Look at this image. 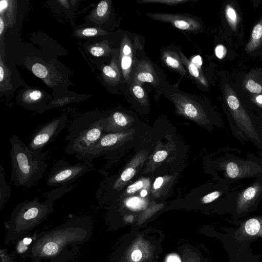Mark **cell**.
<instances>
[{
	"label": "cell",
	"instance_id": "cell-29",
	"mask_svg": "<svg viewBox=\"0 0 262 262\" xmlns=\"http://www.w3.org/2000/svg\"><path fill=\"white\" fill-rule=\"evenodd\" d=\"M143 182L141 181H139L135 183L129 185L126 189V192L128 193H133L139 190L143 187Z\"/></svg>",
	"mask_w": 262,
	"mask_h": 262
},
{
	"label": "cell",
	"instance_id": "cell-25",
	"mask_svg": "<svg viewBox=\"0 0 262 262\" xmlns=\"http://www.w3.org/2000/svg\"><path fill=\"white\" fill-rule=\"evenodd\" d=\"M107 10V3L105 1H101L97 6L96 10L97 14L100 17L103 16L106 13Z\"/></svg>",
	"mask_w": 262,
	"mask_h": 262
},
{
	"label": "cell",
	"instance_id": "cell-4",
	"mask_svg": "<svg viewBox=\"0 0 262 262\" xmlns=\"http://www.w3.org/2000/svg\"><path fill=\"white\" fill-rule=\"evenodd\" d=\"M104 120L96 118L84 119L74 122L66 137L67 144L64 151L78 155L94 145L102 136Z\"/></svg>",
	"mask_w": 262,
	"mask_h": 262
},
{
	"label": "cell",
	"instance_id": "cell-13",
	"mask_svg": "<svg viewBox=\"0 0 262 262\" xmlns=\"http://www.w3.org/2000/svg\"><path fill=\"white\" fill-rule=\"evenodd\" d=\"M261 191V186L255 184L243 191L238 198L236 208L238 212L246 211L253 204Z\"/></svg>",
	"mask_w": 262,
	"mask_h": 262
},
{
	"label": "cell",
	"instance_id": "cell-37",
	"mask_svg": "<svg viewBox=\"0 0 262 262\" xmlns=\"http://www.w3.org/2000/svg\"><path fill=\"white\" fill-rule=\"evenodd\" d=\"M139 202V199L138 198H134L129 200L127 204L129 206H133L137 205Z\"/></svg>",
	"mask_w": 262,
	"mask_h": 262
},
{
	"label": "cell",
	"instance_id": "cell-7",
	"mask_svg": "<svg viewBox=\"0 0 262 262\" xmlns=\"http://www.w3.org/2000/svg\"><path fill=\"white\" fill-rule=\"evenodd\" d=\"M223 17L227 41L229 43V38L234 37L238 42H241L244 34L243 17L237 2L229 1L226 3L223 8Z\"/></svg>",
	"mask_w": 262,
	"mask_h": 262
},
{
	"label": "cell",
	"instance_id": "cell-6",
	"mask_svg": "<svg viewBox=\"0 0 262 262\" xmlns=\"http://www.w3.org/2000/svg\"><path fill=\"white\" fill-rule=\"evenodd\" d=\"M94 168V165L90 161H83L71 164L67 161L59 160L52 167L47 179V185L51 187H60L71 184Z\"/></svg>",
	"mask_w": 262,
	"mask_h": 262
},
{
	"label": "cell",
	"instance_id": "cell-19",
	"mask_svg": "<svg viewBox=\"0 0 262 262\" xmlns=\"http://www.w3.org/2000/svg\"><path fill=\"white\" fill-rule=\"evenodd\" d=\"M188 0H141L137 1L140 4L159 3L166 5H177L189 2Z\"/></svg>",
	"mask_w": 262,
	"mask_h": 262
},
{
	"label": "cell",
	"instance_id": "cell-18",
	"mask_svg": "<svg viewBox=\"0 0 262 262\" xmlns=\"http://www.w3.org/2000/svg\"><path fill=\"white\" fill-rule=\"evenodd\" d=\"M11 194L10 185L5 179V170L1 164L0 165V208L1 210L4 207L6 202Z\"/></svg>",
	"mask_w": 262,
	"mask_h": 262
},
{
	"label": "cell",
	"instance_id": "cell-28",
	"mask_svg": "<svg viewBox=\"0 0 262 262\" xmlns=\"http://www.w3.org/2000/svg\"><path fill=\"white\" fill-rule=\"evenodd\" d=\"M104 74L109 78H116L118 75L117 71L110 66H106L103 69Z\"/></svg>",
	"mask_w": 262,
	"mask_h": 262
},
{
	"label": "cell",
	"instance_id": "cell-17",
	"mask_svg": "<svg viewBox=\"0 0 262 262\" xmlns=\"http://www.w3.org/2000/svg\"><path fill=\"white\" fill-rule=\"evenodd\" d=\"M243 232L250 236H262V219H249L243 225Z\"/></svg>",
	"mask_w": 262,
	"mask_h": 262
},
{
	"label": "cell",
	"instance_id": "cell-32",
	"mask_svg": "<svg viewBox=\"0 0 262 262\" xmlns=\"http://www.w3.org/2000/svg\"><path fill=\"white\" fill-rule=\"evenodd\" d=\"M98 31L95 28H86L82 31V34L85 36H93L97 34Z\"/></svg>",
	"mask_w": 262,
	"mask_h": 262
},
{
	"label": "cell",
	"instance_id": "cell-5",
	"mask_svg": "<svg viewBox=\"0 0 262 262\" xmlns=\"http://www.w3.org/2000/svg\"><path fill=\"white\" fill-rule=\"evenodd\" d=\"M223 99L230 114L250 137L257 142L259 138L254 127L246 107L236 93L233 82L228 76H224L221 81Z\"/></svg>",
	"mask_w": 262,
	"mask_h": 262
},
{
	"label": "cell",
	"instance_id": "cell-22",
	"mask_svg": "<svg viewBox=\"0 0 262 262\" xmlns=\"http://www.w3.org/2000/svg\"><path fill=\"white\" fill-rule=\"evenodd\" d=\"M32 70L34 75L39 78H45L48 75L47 68L40 63L34 64L32 66Z\"/></svg>",
	"mask_w": 262,
	"mask_h": 262
},
{
	"label": "cell",
	"instance_id": "cell-27",
	"mask_svg": "<svg viewBox=\"0 0 262 262\" xmlns=\"http://www.w3.org/2000/svg\"><path fill=\"white\" fill-rule=\"evenodd\" d=\"M135 170L133 168L129 167L124 170L121 175V179L126 182L129 180L135 174Z\"/></svg>",
	"mask_w": 262,
	"mask_h": 262
},
{
	"label": "cell",
	"instance_id": "cell-16",
	"mask_svg": "<svg viewBox=\"0 0 262 262\" xmlns=\"http://www.w3.org/2000/svg\"><path fill=\"white\" fill-rule=\"evenodd\" d=\"M182 64L186 68L189 74L200 84L208 87V82L199 68L189 61L182 52L179 53Z\"/></svg>",
	"mask_w": 262,
	"mask_h": 262
},
{
	"label": "cell",
	"instance_id": "cell-2",
	"mask_svg": "<svg viewBox=\"0 0 262 262\" xmlns=\"http://www.w3.org/2000/svg\"><path fill=\"white\" fill-rule=\"evenodd\" d=\"M73 186L71 184L64 185L51 191L43 202L35 198L17 205L7 225L5 242L9 243L23 236L45 220L54 210V202Z\"/></svg>",
	"mask_w": 262,
	"mask_h": 262
},
{
	"label": "cell",
	"instance_id": "cell-1",
	"mask_svg": "<svg viewBox=\"0 0 262 262\" xmlns=\"http://www.w3.org/2000/svg\"><path fill=\"white\" fill-rule=\"evenodd\" d=\"M93 224L89 218L73 219L38 233L24 253L32 262H67L91 238Z\"/></svg>",
	"mask_w": 262,
	"mask_h": 262
},
{
	"label": "cell",
	"instance_id": "cell-26",
	"mask_svg": "<svg viewBox=\"0 0 262 262\" xmlns=\"http://www.w3.org/2000/svg\"><path fill=\"white\" fill-rule=\"evenodd\" d=\"M220 195L221 192L218 191L212 192L205 195L202 198V202L205 204L209 203L217 199Z\"/></svg>",
	"mask_w": 262,
	"mask_h": 262
},
{
	"label": "cell",
	"instance_id": "cell-36",
	"mask_svg": "<svg viewBox=\"0 0 262 262\" xmlns=\"http://www.w3.org/2000/svg\"><path fill=\"white\" fill-rule=\"evenodd\" d=\"M163 182V179L162 177L157 178L154 184V188L155 189H158L161 187Z\"/></svg>",
	"mask_w": 262,
	"mask_h": 262
},
{
	"label": "cell",
	"instance_id": "cell-31",
	"mask_svg": "<svg viewBox=\"0 0 262 262\" xmlns=\"http://www.w3.org/2000/svg\"><path fill=\"white\" fill-rule=\"evenodd\" d=\"M90 52L93 55L96 57H99L104 54V50L102 47H94L91 49Z\"/></svg>",
	"mask_w": 262,
	"mask_h": 262
},
{
	"label": "cell",
	"instance_id": "cell-21",
	"mask_svg": "<svg viewBox=\"0 0 262 262\" xmlns=\"http://www.w3.org/2000/svg\"><path fill=\"white\" fill-rule=\"evenodd\" d=\"M132 91L135 97L140 101H145L146 94L143 88L136 82L132 85Z\"/></svg>",
	"mask_w": 262,
	"mask_h": 262
},
{
	"label": "cell",
	"instance_id": "cell-34",
	"mask_svg": "<svg viewBox=\"0 0 262 262\" xmlns=\"http://www.w3.org/2000/svg\"><path fill=\"white\" fill-rule=\"evenodd\" d=\"M29 96L31 99L37 100L41 97V93L38 90H35L31 93Z\"/></svg>",
	"mask_w": 262,
	"mask_h": 262
},
{
	"label": "cell",
	"instance_id": "cell-15",
	"mask_svg": "<svg viewBox=\"0 0 262 262\" xmlns=\"http://www.w3.org/2000/svg\"><path fill=\"white\" fill-rule=\"evenodd\" d=\"M162 60L170 69L183 76H186V71L182 63L180 55L171 50H165L162 53Z\"/></svg>",
	"mask_w": 262,
	"mask_h": 262
},
{
	"label": "cell",
	"instance_id": "cell-40",
	"mask_svg": "<svg viewBox=\"0 0 262 262\" xmlns=\"http://www.w3.org/2000/svg\"><path fill=\"white\" fill-rule=\"evenodd\" d=\"M4 23L2 18L1 17H0V35H1L2 34V32H3V31L4 29Z\"/></svg>",
	"mask_w": 262,
	"mask_h": 262
},
{
	"label": "cell",
	"instance_id": "cell-12",
	"mask_svg": "<svg viewBox=\"0 0 262 262\" xmlns=\"http://www.w3.org/2000/svg\"><path fill=\"white\" fill-rule=\"evenodd\" d=\"M134 82H148L155 86L158 84L157 74L149 61L143 59L138 63L134 72Z\"/></svg>",
	"mask_w": 262,
	"mask_h": 262
},
{
	"label": "cell",
	"instance_id": "cell-3",
	"mask_svg": "<svg viewBox=\"0 0 262 262\" xmlns=\"http://www.w3.org/2000/svg\"><path fill=\"white\" fill-rule=\"evenodd\" d=\"M9 141L11 147L10 180L17 187L30 188L43 177L47 169V152L32 150L16 135Z\"/></svg>",
	"mask_w": 262,
	"mask_h": 262
},
{
	"label": "cell",
	"instance_id": "cell-20",
	"mask_svg": "<svg viewBox=\"0 0 262 262\" xmlns=\"http://www.w3.org/2000/svg\"><path fill=\"white\" fill-rule=\"evenodd\" d=\"M226 172L229 177L234 179L238 176L239 168L235 163L230 162L226 166Z\"/></svg>",
	"mask_w": 262,
	"mask_h": 262
},
{
	"label": "cell",
	"instance_id": "cell-43",
	"mask_svg": "<svg viewBox=\"0 0 262 262\" xmlns=\"http://www.w3.org/2000/svg\"><path fill=\"white\" fill-rule=\"evenodd\" d=\"M261 128H262V127H261Z\"/></svg>",
	"mask_w": 262,
	"mask_h": 262
},
{
	"label": "cell",
	"instance_id": "cell-39",
	"mask_svg": "<svg viewBox=\"0 0 262 262\" xmlns=\"http://www.w3.org/2000/svg\"><path fill=\"white\" fill-rule=\"evenodd\" d=\"M168 262H180V261L178 257L171 256L168 258Z\"/></svg>",
	"mask_w": 262,
	"mask_h": 262
},
{
	"label": "cell",
	"instance_id": "cell-10",
	"mask_svg": "<svg viewBox=\"0 0 262 262\" xmlns=\"http://www.w3.org/2000/svg\"><path fill=\"white\" fill-rule=\"evenodd\" d=\"M233 83L238 90L262 95V66L239 72Z\"/></svg>",
	"mask_w": 262,
	"mask_h": 262
},
{
	"label": "cell",
	"instance_id": "cell-8",
	"mask_svg": "<svg viewBox=\"0 0 262 262\" xmlns=\"http://www.w3.org/2000/svg\"><path fill=\"white\" fill-rule=\"evenodd\" d=\"M66 123V118H59L40 127L32 136L29 148L33 151H41L60 133L65 127Z\"/></svg>",
	"mask_w": 262,
	"mask_h": 262
},
{
	"label": "cell",
	"instance_id": "cell-42",
	"mask_svg": "<svg viewBox=\"0 0 262 262\" xmlns=\"http://www.w3.org/2000/svg\"><path fill=\"white\" fill-rule=\"evenodd\" d=\"M147 191L145 190H143L141 192V196L142 197H144L147 195Z\"/></svg>",
	"mask_w": 262,
	"mask_h": 262
},
{
	"label": "cell",
	"instance_id": "cell-33",
	"mask_svg": "<svg viewBox=\"0 0 262 262\" xmlns=\"http://www.w3.org/2000/svg\"><path fill=\"white\" fill-rule=\"evenodd\" d=\"M142 254L139 250H135L132 254V259L134 261L138 262L141 260Z\"/></svg>",
	"mask_w": 262,
	"mask_h": 262
},
{
	"label": "cell",
	"instance_id": "cell-23",
	"mask_svg": "<svg viewBox=\"0 0 262 262\" xmlns=\"http://www.w3.org/2000/svg\"><path fill=\"white\" fill-rule=\"evenodd\" d=\"M112 119L116 125L120 126H124L127 123L126 118L120 112H115L113 115Z\"/></svg>",
	"mask_w": 262,
	"mask_h": 262
},
{
	"label": "cell",
	"instance_id": "cell-41",
	"mask_svg": "<svg viewBox=\"0 0 262 262\" xmlns=\"http://www.w3.org/2000/svg\"><path fill=\"white\" fill-rule=\"evenodd\" d=\"M4 71L3 67L1 66H0V82H2V81L4 79Z\"/></svg>",
	"mask_w": 262,
	"mask_h": 262
},
{
	"label": "cell",
	"instance_id": "cell-35",
	"mask_svg": "<svg viewBox=\"0 0 262 262\" xmlns=\"http://www.w3.org/2000/svg\"><path fill=\"white\" fill-rule=\"evenodd\" d=\"M191 62L199 68L201 67L202 65V58L199 55H197L194 57L192 59Z\"/></svg>",
	"mask_w": 262,
	"mask_h": 262
},
{
	"label": "cell",
	"instance_id": "cell-38",
	"mask_svg": "<svg viewBox=\"0 0 262 262\" xmlns=\"http://www.w3.org/2000/svg\"><path fill=\"white\" fill-rule=\"evenodd\" d=\"M8 6V2L5 0H2L0 2V11L2 13Z\"/></svg>",
	"mask_w": 262,
	"mask_h": 262
},
{
	"label": "cell",
	"instance_id": "cell-24",
	"mask_svg": "<svg viewBox=\"0 0 262 262\" xmlns=\"http://www.w3.org/2000/svg\"><path fill=\"white\" fill-rule=\"evenodd\" d=\"M214 52L217 58L223 59L226 57L228 49L223 44H219L215 47Z\"/></svg>",
	"mask_w": 262,
	"mask_h": 262
},
{
	"label": "cell",
	"instance_id": "cell-9",
	"mask_svg": "<svg viewBox=\"0 0 262 262\" xmlns=\"http://www.w3.org/2000/svg\"><path fill=\"white\" fill-rule=\"evenodd\" d=\"M146 15L155 20L170 23L178 29L195 32L202 29L200 20L192 16L182 14L147 13Z\"/></svg>",
	"mask_w": 262,
	"mask_h": 262
},
{
	"label": "cell",
	"instance_id": "cell-11",
	"mask_svg": "<svg viewBox=\"0 0 262 262\" xmlns=\"http://www.w3.org/2000/svg\"><path fill=\"white\" fill-rule=\"evenodd\" d=\"M244 51L248 56L262 58V14L252 28Z\"/></svg>",
	"mask_w": 262,
	"mask_h": 262
},
{
	"label": "cell",
	"instance_id": "cell-14",
	"mask_svg": "<svg viewBox=\"0 0 262 262\" xmlns=\"http://www.w3.org/2000/svg\"><path fill=\"white\" fill-rule=\"evenodd\" d=\"M121 67L124 77L129 81L132 69L133 68V50L128 39L125 40L121 49Z\"/></svg>",
	"mask_w": 262,
	"mask_h": 262
},
{
	"label": "cell",
	"instance_id": "cell-30",
	"mask_svg": "<svg viewBox=\"0 0 262 262\" xmlns=\"http://www.w3.org/2000/svg\"><path fill=\"white\" fill-rule=\"evenodd\" d=\"M167 152L165 150L157 151L153 157V160L156 162H160L163 161L167 156Z\"/></svg>",
	"mask_w": 262,
	"mask_h": 262
}]
</instances>
